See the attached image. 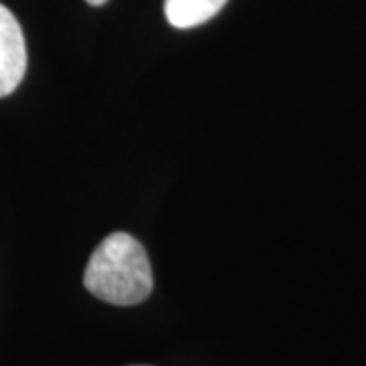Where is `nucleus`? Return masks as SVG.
<instances>
[{
    "instance_id": "f257e3e1",
    "label": "nucleus",
    "mask_w": 366,
    "mask_h": 366,
    "mask_svg": "<svg viewBox=\"0 0 366 366\" xmlns=\"http://www.w3.org/2000/svg\"><path fill=\"white\" fill-rule=\"evenodd\" d=\"M94 297L112 305L143 303L153 291V271L143 244L127 232H114L94 250L84 273Z\"/></svg>"
},
{
    "instance_id": "f03ea898",
    "label": "nucleus",
    "mask_w": 366,
    "mask_h": 366,
    "mask_svg": "<svg viewBox=\"0 0 366 366\" xmlns=\"http://www.w3.org/2000/svg\"><path fill=\"white\" fill-rule=\"evenodd\" d=\"M26 71L23 29L4 4H0V98L13 94Z\"/></svg>"
},
{
    "instance_id": "7ed1b4c3",
    "label": "nucleus",
    "mask_w": 366,
    "mask_h": 366,
    "mask_svg": "<svg viewBox=\"0 0 366 366\" xmlns=\"http://www.w3.org/2000/svg\"><path fill=\"white\" fill-rule=\"evenodd\" d=\"M228 0H165V16L175 29L204 25L222 11Z\"/></svg>"
},
{
    "instance_id": "20e7f679",
    "label": "nucleus",
    "mask_w": 366,
    "mask_h": 366,
    "mask_svg": "<svg viewBox=\"0 0 366 366\" xmlns=\"http://www.w3.org/2000/svg\"><path fill=\"white\" fill-rule=\"evenodd\" d=\"M86 2H90V4H94V6H100V4H106L108 0H86Z\"/></svg>"
}]
</instances>
